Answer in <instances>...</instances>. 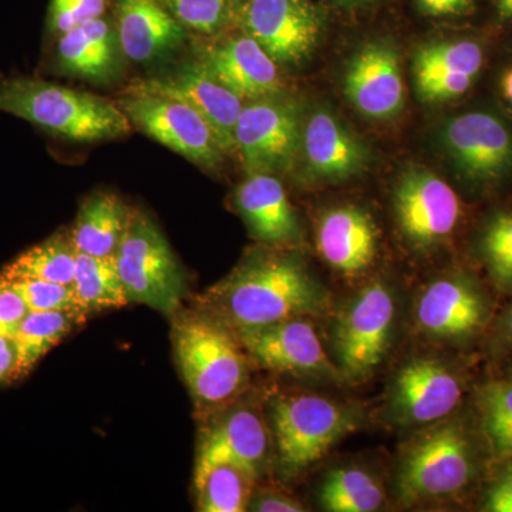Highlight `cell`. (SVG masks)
Segmentation results:
<instances>
[{"mask_svg": "<svg viewBox=\"0 0 512 512\" xmlns=\"http://www.w3.org/2000/svg\"><path fill=\"white\" fill-rule=\"evenodd\" d=\"M329 298L306 271L286 255H258L202 295L200 308L232 330L320 315Z\"/></svg>", "mask_w": 512, "mask_h": 512, "instance_id": "1", "label": "cell"}, {"mask_svg": "<svg viewBox=\"0 0 512 512\" xmlns=\"http://www.w3.org/2000/svg\"><path fill=\"white\" fill-rule=\"evenodd\" d=\"M473 426L461 420L444 421L413 441L397 480L404 504L461 497L484 480L487 461L494 458L480 427Z\"/></svg>", "mask_w": 512, "mask_h": 512, "instance_id": "2", "label": "cell"}, {"mask_svg": "<svg viewBox=\"0 0 512 512\" xmlns=\"http://www.w3.org/2000/svg\"><path fill=\"white\" fill-rule=\"evenodd\" d=\"M0 111L79 143L114 140L133 127L113 101L33 77L0 80Z\"/></svg>", "mask_w": 512, "mask_h": 512, "instance_id": "3", "label": "cell"}, {"mask_svg": "<svg viewBox=\"0 0 512 512\" xmlns=\"http://www.w3.org/2000/svg\"><path fill=\"white\" fill-rule=\"evenodd\" d=\"M171 320L175 359L198 409L207 412L234 399L248 376L237 333L201 308L180 309Z\"/></svg>", "mask_w": 512, "mask_h": 512, "instance_id": "4", "label": "cell"}, {"mask_svg": "<svg viewBox=\"0 0 512 512\" xmlns=\"http://www.w3.org/2000/svg\"><path fill=\"white\" fill-rule=\"evenodd\" d=\"M114 258L128 302L150 306L167 318L180 311L187 293V278L163 231L150 215L131 210Z\"/></svg>", "mask_w": 512, "mask_h": 512, "instance_id": "5", "label": "cell"}, {"mask_svg": "<svg viewBox=\"0 0 512 512\" xmlns=\"http://www.w3.org/2000/svg\"><path fill=\"white\" fill-rule=\"evenodd\" d=\"M269 416L285 477L299 476L318 463L357 426L352 410L315 394L278 397Z\"/></svg>", "mask_w": 512, "mask_h": 512, "instance_id": "6", "label": "cell"}, {"mask_svg": "<svg viewBox=\"0 0 512 512\" xmlns=\"http://www.w3.org/2000/svg\"><path fill=\"white\" fill-rule=\"evenodd\" d=\"M117 106L131 126L204 170H217L224 163L225 151L210 124L183 101L127 93Z\"/></svg>", "mask_w": 512, "mask_h": 512, "instance_id": "7", "label": "cell"}, {"mask_svg": "<svg viewBox=\"0 0 512 512\" xmlns=\"http://www.w3.org/2000/svg\"><path fill=\"white\" fill-rule=\"evenodd\" d=\"M298 104L281 94L245 104L235 128V144L248 174L288 171L301 151Z\"/></svg>", "mask_w": 512, "mask_h": 512, "instance_id": "8", "label": "cell"}, {"mask_svg": "<svg viewBox=\"0 0 512 512\" xmlns=\"http://www.w3.org/2000/svg\"><path fill=\"white\" fill-rule=\"evenodd\" d=\"M235 15L245 35L285 66L305 62L322 33V15L311 0H242Z\"/></svg>", "mask_w": 512, "mask_h": 512, "instance_id": "9", "label": "cell"}, {"mask_svg": "<svg viewBox=\"0 0 512 512\" xmlns=\"http://www.w3.org/2000/svg\"><path fill=\"white\" fill-rule=\"evenodd\" d=\"M416 319L433 338L473 342L490 330L494 301L473 275H450L424 289L417 301Z\"/></svg>", "mask_w": 512, "mask_h": 512, "instance_id": "10", "label": "cell"}, {"mask_svg": "<svg viewBox=\"0 0 512 512\" xmlns=\"http://www.w3.org/2000/svg\"><path fill=\"white\" fill-rule=\"evenodd\" d=\"M394 322V299L387 286L367 285L349 303L336 326L335 345L340 366L352 379H363L380 365Z\"/></svg>", "mask_w": 512, "mask_h": 512, "instance_id": "11", "label": "cell"}, {"mask_svg": "<svg viewBox=\"0 0 512 512\" xmlns=\"http://www.w3.org/2000/svg\"><path fill=\"white\" fill-rule=\"evenodd\" d=\"M394 211L404 238L419 249L447 241L461 220L457 192L436 174L412 168L394 188Z\"/></svg>", "mask_w": 512, "mask_h": 512, "instance_id": "12", "label": "cell"}, {"mask_svg": "<svg viewBox=\"0 0 512 512\" xmlns=\"http://www.w3.org/2000/svg\"><path fill=\"white\" fill-rule=\"evenodd\" d=\"M127 93L154 94L183 101L210 124L225 154L237 151L235 128L244 100L218 82L200 60H192L156 79L131 84Z\"/></svg>", "mask_w": 512, "mask_h": 512, "instance_id": "13", "label": "cell"}, {"mask_svg": "<svg viewBox=\"0 0 512 512\" xmlns=\"http://www.w3.org/2000/svg\"><path fill=\"white\" fill-rule=\"evenodd\" d=\"M441 141L457 170L473 183H497L512 171V134L494 114L471 111L454 117Z\"/></svg>", "mask_w": 512, "mask_h": 512, "instance_id": "14", "label": "cell"}, {"mask_svg": "<svg viewBox=\"0 0 512 512\" xmlns=\"http://www.w3.org/2000/svg\"><path fill=\"white\" fill-rule=\"evenodd\" d=\"M268 454L269 433L261 417L245 407L229 410L202 431L195 463V487L220 466L237 468L255 480L261 476Z\"/></svg>", "mask_w": 512, "mask_h": 512, "instance_id": "15", "label": "cell"}, {"mask_svg": "<svg viewBox=\"0 0 512 512\" xmlns=\"http://www.w3.org/2000/svg\"><path fill=\"white\" fill-rule=\"evenodd\" d=\"M464 379L439 360L416 359L397 373L392 407L406 423H439L463 402Z\"/></svg>", "mask_w": 512, "mask_h": 512, "instance_id": "16", "label": "cell"}, {"mask_svg": "<svg viewBox=\"0 0 512 512\" xmlns=\"http://www.w3.org/2000/svg\"><path fill=\"white\" fill-rule=\"evenodd\" d=\"M234 332L252 359L271 372L292 375L329 372L328 356L308 320H281Z\"/></svg>", "mask_w": 512, "mask_h": 512, "instance_id": "17", "label": "cell"}, {"mask_svg": "<svg viewBox=\"0 0 512 512\" xmlns=\"http://www.w3.org/2000/svg\"><path fill=\"white\" fill-rule=\"evenodd\" d=\"M345 94L369 119L387 120L399 114L404 106V82L394 47L382 42L363 46L346 69Z\"/></svg>", "mask_w": 512, "mask_h": 512, "instance_id": "18", "label": "cell"}, {"mask_svg": "<svg viewBox=\"0 0 512 512\" xmlns=\"http://www.w3.org/2000/svg\"><path fill=\"white\" fill-rule=\"evenodd\" d=\"M306 173L316 180L345 181L369 165L365 144L328 110H316L302 130Z\"/></svg>", "mask_w": 512, "mask_h": 512, "instance_id": "19", "label": "cell"}, {"mask_svg": "<svg viewBox=\"0 0 512 512\" xmlns=\"http://www.w3.org/2000/svg\"><path fill=\"white\" fill-rule=\"evenodd\" d=\"M483 64V49L471 40L421 46L413 63L416 92L427 103L457 99L473 86Z\"/></svg>", "mask_w": 512, "mask_h": 512, "instance_id": "20", "label": "cell"}, {"mask_svg": "<svg viewBox=\"0 0 512 512\" xmlns=\"http://www.w3.org/2000/svg\"><path fill=\"white\" fill-rule=\"evenodd\" d=\"M198 60L242 100L264 99L282 92L278 64L251 36L232 37L207 47Z\"/></svg>", "mask_w": 512, "mask_h": 512, "instance_id": "21", "label": "cell"}, {"mask_svg": "<svg viewBox=\"0 0 512 512\" xmlns=\"http://www.w3.org/2000/svg\"><path fill=\"white\" fill-rule=\"evenodd\" d=\"M116 30L121 52L134 63L163 59L187 37L160 0H116Z\"/></svg>", "mask_w": 512, "mask_h": 512, "instance_id": "22", "label": "cell"}, {"mask_svg": "<svg viewBox=\"0 0 512 512\" xmlns=\"http://www.w3.org/2000/svg\"><path fill=\"white\" fill-rule=\"evenodd\" d=\"M316 242L329 266L346 276L365 272L377 254V229L372 217L355 205L330 210L320 218Z\"/></svg>", "mask_w": 512, "mask_h": 512, "instance_id": "23", "label": "cell"}, {"mask_svg": "<svg viewBox=\"0 0 512 512\" xmlns=\"http://www.w3.org/2000/svg\"><path fill=\"white\" fill-rule=\"evenodd\" d=\"M120 52L116 28L106 19L97 18L60 36L56 63L64 73L107 83L120 73Z\"/></svg>", "mask_w": 512, "mask_h": 512, "instance_id": "24", "label": "cell"}, {"mask_svg": "<svg viewBox=\"0 0 512 512\" xmlns=\"http://www.w3.org/2000/svg\"><path fill=\"white\" fill-rule=\"evenodd\" d=\"M235 204L252 234L268 244H288L301 235L299 221L284 185L272 174H248Z\"/></svg>", "mask_w": 512, "mask_h": 512, "instance_id": "25", "label": "cell"}, {"mask_svg": "<svg viewBox=\"0 0 512 512\" xmlns=\"http://www.w3.org/2000/svg\"><path fill=\"white\" fill-rule=\"evenodd\" d=\"M131 210L119 195L99 191L80 205L70 232L76 252L92 256H113L126 232Z\"/></svg>", "mask_w": 512, "mask_h": 512, "instance_id": "26", "label": "cell"}, {"mask_svg": "<svg viewBox=\"0 0 512 512\" xmlns=\"http://www.w3.org/2000/svg\"><path fill=\"white\" fill-rule=\"evenodd\" d=\"M84 320L86 315L79 309L29 312L12 336L18 350L19 379L29 375L33 367Z\"/></svg>", "mask_w": 512, "mask_h": 512, "instance_id": "27", "label": "cell"}, {"mask_svg": "<svg viewBox=\"0 0 512 512\" xmlns=\"http://www.w3.org/2000/svg\"><path fill=\"white\" fill-rule=\"evenodd\" d=\"M72 286L77 309L86 316L130 303L114 255L100 258L77 252Z\"/></svg>", "mask_w": 512, "mask_h": 512, "instance_id": "28", "label": "cell"}, {"mask_svg": "<svg viewBox=\"0 0 512 512\" xmlns=\"http://www.w3.org/2000/svg\"><path fill=\"white\" fill-rule=\"evenodd\" d=\"M76 254L70 235L56 234L20 254L15 261L3 268L0 278L5 281L36 279L73 285Z\"/></svg>", "mask_w": 512, "mask_h": 512, "instance_id": "29", "label": "cell"}, {"mask_svg": "<svg viewBox=\"0 0 512 512\" xmlns=\"http://www.w3.org/2000/svg\"><path fill=\"white\" fill-rule=\"evenodd\" d=\"M474 416L494 460L512 458V380L481 383L474 392Z\"/></svg>", "mask_w": 512, "mask_h": 512, "instance_id": "30", "label": "cell"}, {"mask_svg": "<svg viewBox=\"0 0 512 512\" xmlns=\"http://www.w3.org/2000/svg\"><path fill=\"white\" fill-rule=\"evenodd\" d=\"M320 504L332 512H372L382 507L384 494L375 478L362 468H336L319 493Z\"/></svg>", "mask_w": 512, "mask_h": 512, "instance_id": "31", "label": "cell"}, {"mask_svg": "<svg viewBox=\"0 0 512 512\" xmlns=\"http://www.w3.org/2000/svg\"><path fill=\"white\" fill-rule=\"evenodd\" d=\"M477 254L491 285L512 296V211H497L484 222Z\"/></svg>", "mask_w": 512, "mask_h": 512, "instance_id": "32", "label": "cell"}, {"mask_svg": "<svg viewBox=\"0 0 512 512\" xmlns=\"http://www.w3.org/2000/svg\"><path fill=\"white\" fill-rule=\"evenodd\" d=\"M252 478L229 466L210 471L198 485V507L204 512H242L251 497Z\"/></svg>", "mask_w": 512, "mask_h": 512, "instance_id": "33", "label": "cell"}, {"mask_svg": "<svg viewBox=\"0 0 512 512\" xmlns=\"http://www.w3.org/2000/svg\"><path fill=\"white\" fill-rule=\"evenodd\" d=\"M185 29L201 35H215L234 19V0H160Z\"/></svg>", "mask_w": 512, "mask_h": 512, "instance_id": "34", "label": "cell"}, {"mask_svg": "<svg viewBox=\"0 0 512 512\" xmlns=\"http://www.w3.org/2000/svg\"><path fill=\"white\" fill-rule=\"evenodd\" d=\"M6 282H9L13 289L19 293L20 298L28 306L29 312L77 309L72 285L36 281V279H16V281Z\"/></svg>", "mask_w": 512, "mask_h": 512, "instance_id": "35", "label": "cell"}, {"mask_svg": "<svg viewBox=\"0 0 512 512\" xmlns=\"http://www.w3.org/2000/svg\"><path fill=\"white\" fill-rule=\"evenodd\" d=\"M107 0H52L49 9V29L62 36L70 29L101 18L106 12Z\"/></svg>", "mask_w": 512, "mask_h": 512, "instance_id": "36", "label": "cell"}, {"mask_svg": "<svg viewBox=\"0 0 512 512\" xmlns=\"http://www.w3.org/2000/svg\"><path fill=\"white\" fill-rule=\"evenodd\" d=\"M488 468L480 510L485 512H512V458L493 460Z\"/></svg>", "mask_w": 512, "mask_h": 512, "instance_id": "37", "label": "cell"}, {"mask_svg": "<svg viewBox=\"0 0 512 512\" xmlns=\"http://www.w3.org/2000/svg\"><path fill=\"white\" fill-rule=\"evenodd\" d=\"M29 309L9 282L0 279V335L13 336Z\"/></svg>", "mask_w": 512, "mask_h": 512, "instance_id": "38", "label": "cell"}, {"mask_svg": "<svg viewBox=\"0 0 512 512\" xmlns=\"http://www.w3.org/2000/svg\"><path fill=\"white\" fill-rule=\"evenodd\" d=\"M491 349L498 355L512 353V302L490 326Z\"/></svg>", "mask_w": 512, "mask_h": 512, "instance_id": "39", "label": "cell"}, {"mask_svg": "<svg viewBox=\"0 0 512 512\" xmlns=\"http://www.w3.org/2000/svg\"><path fill=\"white\" fill-rule=\"evenodd\" d=\"M420 9L434 18L463 16L473 12L474 0H417Z\"/></svg>", "mask_w": 512, "mask_h": 512, "instance_id": "40", "label": "cell"}, {"mask_svg": "<svg viewBox=\"0 0 512 512\" xmlns=\"http://www.w3.org/2000/svg\"><path fill=\"white\" fill-rule=\"evenodd\" d=\"M19 380L18 350L12 336L0 335V386Z\"/></svg>", "mask_w": 512, "mask_h": 512, "instance_id": "41", "label": "cell"}, {"mask_svg": "<svg viewBox=\"0 0 512 512\" xmlns=\"http://www.w3.org/2000/svg\"><path fill=\"white\" fill-rule=\"evenodd\" d=\"M249 510L258 512H301L305 511L302 505L276 493L259 494L252 503L248 504Z\"/></svg>", "mask_w": 512, "mask_h": 512, "instance_id": "42", "label": "cell"}, {"mask_svg": "<svg viewBox=\"0 0 512 512\" xmlns=\"http://www.w3.org/2000/svg\"><path fill=\"white\" fill-rule=\"evenodd\" d=\"M500 89L505 101H507L508 106L512 109V66L508 67L503 76H501Z\"/></svg>", "mask_w": 512, "mask_h": 512, "instance_id": "43", "label": "cell"}, {"mask_svg": "<svg viewBox=\"0 0 512 512\" xmlns=\"http://www.w3.org/2000/svg\"><path fill=\"white\" fill-rule=\"evenodd\" d=\"M497 6L503 18L512 19V0H497Z\"/></svg>", "mask_w": 512, "mask_h": 512, "instance_id": "44", "label": "cell"}, {"mask_svg": "<svg viewBox=\"0 0 512 512\" xmlns=\"http://www.w3.org/2000/svg\"><path fill=\"white\" fill-rule=\"evenodd\" d=\"M342 3H350V5H357V3L375 2V0H339Z\"/></svg>", "mask_w": 512, "mask_h": 512, "instance_id": "45", "label": "cell"}, {"mask_svg": "<svg viewBox=\"0 0 512 512\" xmlns=\"http://www.w3.org/2000/svg\"><path fill=\"white\" fill-rule=\"evenodd\" d=\"M507 372H505V376L504 377H507V379H510L512 380V359H511V362L508 363V366H507Z\"/></svg>", "mask_w": 512, "mask_h": 512, "instance_id": "46", "label": "cell"}, {"mask_svg": "<svg viewBox=\"0 0 512 512\" xmlns=\"http://www.w3.org/2000/svg\"><path fill=\"white\" fill-rule=\"evenodd\" d=\"M234 2H235V5H237V6H238V5H239V3H241V2H242V0H234Z\"/></svg>", "mask_w": 512, "mask_h": 512, "instance_id": "47", "label": "cell"}]
</instances>
